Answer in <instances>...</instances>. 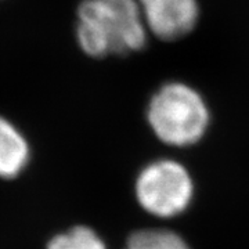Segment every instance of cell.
Masks as SVG:
<instances>
[{"label": "cell", "instance_id": "3", "mask_svg": "<svg viewBox=\"0 0 249 249\" xmlns=\"http://www.w3.org/2000/svg\"><path fill=\"white\" fill-rule=\"evenodd\" d=\"M194 180L186 166L172 158L147 163L134 183L137 202L151 216L173 219L184 213L194 199Z\"/></svg>", "mask_w": 249, "mask_h": 249}, {"label": "cell", "instance_id": "6", "mask_svg": "<svg viewBox=\"0 0 249 249\" xmlns=\"http://www.w3.org/2000/svg\"><path fill=\"white\" fill-rule=\"evenodd\" d=\"M124 249H191V247L180 234L168 229H142L130 234Z\"/></svg>", "mask_w": 249, "mask_h": 249}, {"label": "cell", "instance_id": "4", "mask_svg": "<svg viewBox=\"0 0 249 249\" xmlns=\"http://www.w3.org/2000/svg\"><path fill=\"white\" fill-rule=\"evenodd\" d=\"M148 32L160 40H178L196 28L199 18L196 0H137Z\"/></svg>", "mask_w": 249, "mask_h": 249}, {"label": "cell", "instance_id": "5", "mask_svg": "<svg viewBox=\"0 0 249 249\" xmlns=\"http://www.w3.org/2000/svg\"><path fill=\"white\" fill-rule=\"evenodd\" d=\"M29 145L17 126L0 115V178H13L25 169Z\"/></svg>", "mask_w": 249, "mask_h": 249}, {"label": "cell", "instance_id": "1", "mask_svg": "<svg viewBox=\"0 0 249 249\" xmlns=\"http://www.w3.org/2000/svg\"><path fill=\"white\" fill-rule=\"evenodd\" d=\"M75 34L80 50L93 58L136 53L150 35L137 0H83Z\"/></svg>", "mask_w": 249, "mask_h": 249}, {"label": "cell", "instance_id": "2", "mask_svg": "<svg viewBox=\"0 0 249 249\" xmlns=\"http://www.w3.org/2000/svg\"><path fill=\"white\" fill-rule=\"evenodd\" d=\"M145 116L155 137L176 148L201 142L211 124L202 94L183 82L162 85L150 98Z\"/></svg>", "mask_w": 249, "mask_h": 249}, {"label": "cell", "instance_id": "7", "mask_svg": "<svg viewBox=\"0 0 249 249\" xmlns=\"http://www.w3.org/2000/svg\"><path fill=\"white\" fill-rule=\"evenodd\" d=\"M47 249H107V245L90 227L76 226L67 232L55 235L49 242Z\"/></svg>", "mask_w": 249, "mask_h": 249}]
</instances>
